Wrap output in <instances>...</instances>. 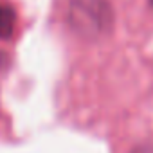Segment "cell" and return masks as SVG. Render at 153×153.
Returning <instances> with one entry per match:
<instances>
[{"label": "cell", "instance_id": "1", "mask_svg": "<svg viewBox=\"0 0 153 153\" xmlns=\"http://www.w3.org/2000/svg\"><path fill=\"white\" fill-rule=\"evenodd\" d=\"M72 22L83 33H99L105 22H110V13L105 0H74Z\"/></svg>", "mask_w": 153, "mask_h": 153}, {"label": "cell", "instance_id": "2", "mask_svg": "<svg viewBox=\"0 0 153 153\" xmlns=\"http://www.w3.org/2000/svg\"><path fill=\"white\" fill-rule=\"evenodd\" d=\"M16 22V13L11 4L0 2V40H6L13 34Z\"/></svg>", "mask_w": 153, "mask_h": 153}, {"label": "cell", "instance_id": "3", "mask_svg": "<svg viewBox=\"0 0 153 153\" xmlns=\"http://www.w3.org/2000/svg\"><path fill=\"white\" fill-rule=\"evenodd\" d=\"M131 153H153V139L140 142L139 146H135V148H133V151H131Z\"/></svg>", "mask_w": 153, "mask_h": 153}, {"label": "cell", "instance_id": "4", "mask_svg": "<svg viewBox=\"0 0 153 153\" xmlns=\"http://www.w3.org/2000/svg\"><path fill=\"white\" fill-rule=\"evenodd\" d=\"M149 2H151V6H153V0H149Z\"/></svg>", "mask_w": 153, "mask_h": 153}]
</instances>
